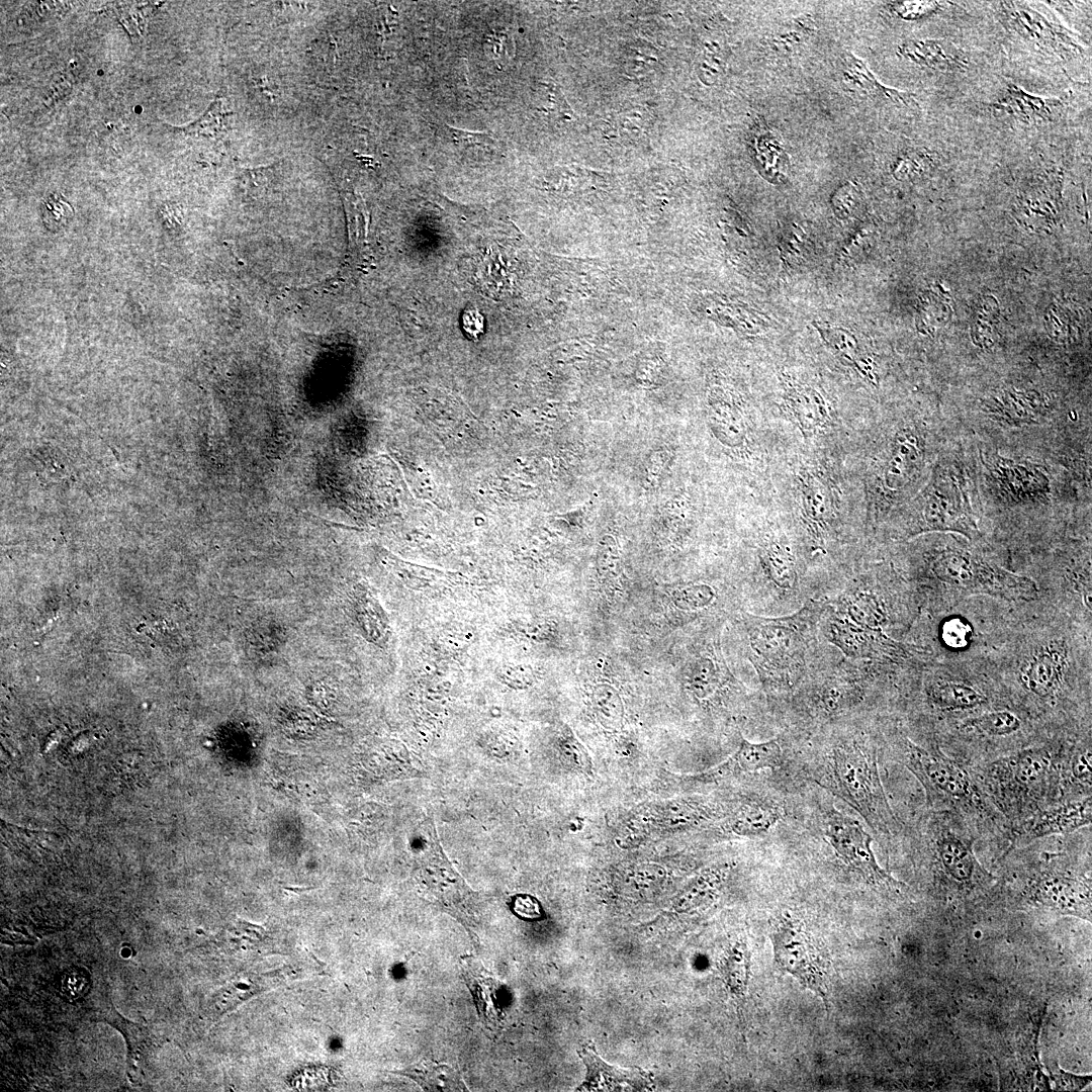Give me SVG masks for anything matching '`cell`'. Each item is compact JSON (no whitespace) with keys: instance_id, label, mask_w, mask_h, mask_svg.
<instances>
[{"instance_id":"9c48e42d","label":"cell","mask_w":1092,"mask_h":1092,"mask_svg":"<svg viewBox=\"0 0 1092 1092\" xmlns=\"http://www.w3.org/2000/svg\"><path fill=\"white\" fill-rule=\"evenodd\" d=\"M905 764L926 788L956 801H972L976 791L968 771L940 752L927 751L906 740Z\"/></svg>"},{"instance_id":"7c38bea8","label":"cell","mask_w":1092,"mask_h":1092,"mask_svg":"<svg viewBox=\"0 0 1092 1092\" xmlns=\"http://www.w3.org/2000/svg\"><path fill=\"white\" fill-rule=\"evenodd\" d=\"M926 464V442L921 435L910 430L898 433L884 469L885 487L902 490L920 478Z\"/></svg>"},{"instance_id":"2e32d148","label":"cell","mask_w":1092,"mask_h":1092,"mask_svg":"<svg viewBox=\"0 0 1092 1092\" xmlns=\"http://www.w3.org/2000/svg\"><path fill=\"white\" fill-rule=\"evenodd\" d=\"M96 1016H99L98 1021L110 1024L123 1035L127 1048L126 1075L129 1081L135 1083L143 1066L161 1046L162 1039L146 1025L125 1019L113 1005Z\"/></svg>"},{"instance_id":"d4e9b609","label":"cell","mask_w":1092,"mask_h":1092,"mask_svg":"<svg viewBox=\"0 0 1092 1092\" xmlns=\"http://www.w3.org/2000/svg\"><path fill=\"white\" fill-rule=\"evenodd\" d=\"M461 966L465 980L467 984H469V988L475 997L478 1012L479 1014H484V1018L487 1019L490 1017V1011H492L490 1005H492L494 1009L495 1001L497 1000L496 991H498L499 985L490 974L485 982L487 984H479L483 983V974L485 970L476 960H474V958H462Z\"/></svg>"},{"instance_id":"d6a6232c","label":"cell","mask_w":1092,"mask_h":1092,"mask_svg":"<svg viewBox=\"0 0 1092 1092\" xmlns=\"http://www.w3.org/2000/svg\"><path fill=\"white\" fill-rule=\"evenodd\" d=\"M768 570L772 580L781 587H792L795 578V561L789 549L772 543L766 552Z\"/></svg>"},{"instance_id":"d590c367","label":"cell","mask_w":1092,"mask_h":1092,"mask_svg":"<svg viewBox=\"0 0 1092 1092\" xmlns=\"http://www.w3.org/2000/svg\"><path fill=\"white\" fill-rule=\"evenodd\" d=\"M811 24L810 20L796 19L793 24L781 28L780 31L772 35V48L784 54L794 50L796 46L802 44L811 35Z\"/></svg>"},{"instance_id":"b9f144b4","label":"cell","mask_w":1092,"mask_h":1092,"mask_svg":"<svg viewBox=\"0 0 1092 1092\" xmlns=\"http://www.w3.org/2000/svg\"><path fill=\"white\" fill-rule=\"evenodd\" d=\"M564 751L569 762L584 774L592 772V759L586 750L575 739L568 740L564 745Z\"/></svg>"},{"instance_id":"e575fe53","label":"cell","mask_w":1092,"mask_h":1092,"mask_svg":"<svg viewBox=\"0 0 1092 1092\" xmlns=\"http://www.w3.org/2000/svg\"><path fill=\"white\" fill-rule=\"evenodd\" d=\"M862 196L859 187L853 182L842 184L831 198L832 209L840 219L850 218L859 210Z\"/></svg>"},{"instance_id":"4316f807","label":"cell","mask_w":1092,"mask_h":1092,"mask_svg":"<svg viewBox=\"0 0 1092 1092\" xmlns=\"http://www.w3.org/2000/svg\"><path fill=\"white\" fill-rule=\"evenodd\" d=\"M936 159V154L926 148H909L896 157L891 171L898 180L917 179L935 166Z\"/></svg>"},{"instance_id":"277c9868","label":"cell","mask_w":1092,"mask_h":1092,"mask_svg":"<svg viewBox=\"0 0 1092 1092\" xmlns=\"http://www.w3.org/2000/svg\"><path fill=\"white\" fill-rule=\"evenodd\" d=\"M930 569L937 579L954 588L1011 601H1032L1035 582L1015 574L963 548L945 547L933 555Z\"/></svg>"},{"instance_id":"60d3db41","label":"cell","mask_w":1092,"mask_h":1092,"mask_svg":"<svg viewBox=\"0 0 1092 1092\" xmlns=\"http://www.w3.org/2000/svg\"><path fill=\"white\" fill-rule=\"evenodd\" d=\"M443 128L446 130V133H448L453 144L458 147L487 146L494 142L488 134L483 132L455 128L448 124H445Z\"/></svg>"},{"instance_id":"5b68a950","label":"cell","mask_w":1092,"mask_h":1092,"mask_svg":"<svg viewBox=\"0 0 1092 1092\" xmlns=\"http://www.w3.org/2000/svg\"><path fill=\"white\" fill-rule=\"evenodd\" d=\"M775 962L827 1005L829 959L804 924L788 915L780 916L770 930Z\"/></svg>"},{"instance_id":"f35d334b","label":"cell","mask_w":1092,"mask_h":1092,"mask_svg":"<svg viewBox=\"0 0 1092 1092\" xmlns=\"http://www.w3.org/2000/svg\"><path fill=\"white\" fill-rule=\"evenodd\" d=\"M793 403L800 418L813 419L814 425L819 423L823 414V402L819 394L810 388H803L793 392Z\"/></svg>"},{"instance_id":"ac0fdd59","label":"cell","mask_w":1092,"mask_h":1092,"mask_svg":"<svg viewBox=\"0 0 1092 1092\" xmlns=\"http://www.w3.org/2000/svg\"><path fill=\"white\" fill-rule=\"evenodd\" d=\"M988 419L1009 428L1038 425L1045 414L1043 400L1036 395L1007 392L989 400L984 407Z\"/></svg>"},{"instance_id":"d6986e66","label":"cell","mask_w":1092,"mask_h":1092,"mask_svg":"<svg viewBox=\"0 0 1092 1092\" xmlns=\"http://www.w3.org/2000/svg\"><path fill=\"white\" fill-rule=\"evenodd\" d=\"M842 79L845 86L868 98L911 106L915 104L912 94L882 84L867 64L856 56L846 53L842 59Z\"/></svg>"},{"instance_id":"836d02e7","label":"cell","mask_w":1092,"mask_h":1092,"mask_svg":"<svg viewBox=\"0 0 1092 1092\" xmlns=\"http://www.w3.org/2000/svg\"><path fill=\"white\" fill-rule=\"evenodd\" d=\"M815 326L827 344L843 355V357L856 362L855 357L858 352L857 341L851 332L845 328L832 326L830 324H816Z\"/></svg>"},{"instance_id":"603a6c76","label":"cell","mask_w":1092,"mask_h":1092,"mask_svg":"<svg viewBox=\"0 0 1092 1092\" xmlns=\"http://www.w3.org/2000/svg\"><path fill=\"white\" fill-rule=\"evenodd\" d=\"M749 969L750 954L747 944L744 941H737L724 957L720 972L729 993L739 1008H742L745 1001Z\"/></svg>"},{"instance_id":"6da1fadb","label":"cell","mask_w":1092,"mask_h":1092,"mask_svg":"<svg viewBox=\"0 0 1092 1092\" xmlns=\"http://www.w3.org/2000/svg\"><path fill=\"white\" fill-rule=\"evenodd\" d=\"M814 780L857 811L878 834L891 836L897 821L881 783L877 754L859 738H839L816 762Z\"/></svg>"},{"instance_id":"7bdbcfd3","label":"cell","mask_w":1092,"mask_h":1092,"mask_svg":"<svg viewBox=\"0 0 1092 1092\" xmlns=\"http://www.w3.org/2000/svg\"><path fill=\"white\" fill-rule=\"evenodd\" d=\"M1091 750L1085 749L1077 753L1071 764L1072 775L1075 779L1085 784L1091 785Z\"/></svg>"},{"instance_id":"9a60e30c","label":"cell","mask_w":1092,"mask_h":1092,"mask_svg":"<svg viewBox=\"0 0 1092 1092\" xmlns=\"http://www.w3.org/2000/svg\"><path fill=\"white\" fill-rule=\"evenodd\" d=\"M782 762L783 750L778 739L752 743L742 738L739 748L729 759L697 778L701 781L720 780L763 768H775Z\"/></svg>"},{"instance_id":"f1b7e54d","label":"cell","mask_w":1092,"mask_h":1092,"mask_svg":"<svg viewBox=\"0 0 1092 1092\" xmlns=\"http://www.w3.org/2000/svg\"><path fill=\"white\" fill-rule=\"evenodd\" d=\"M721 876L720 870L702 874L678 896L675 902L676 907L692 909L707 903L714 897L721 882Z\"/></svg>"},{"instance_id":"ffe728a7","label":"cell","mask_w":1092,"mask_h":1092,"mask_svg":"<svg viewBox=\"0 0 1092 1092\" xmlns=\"http://www.w3.org/2000/svg\"><path fill=\"white\" fill-rule=\"evenodd\" d=\"M1066 665L1063 647L1051 646L1036 653L1021 673L1025 689L1039 698H1049L1058 691Z\"/></svg>"},{"instance_id":"8d00e7d4","label":"cell","mask_w":1092,"mask_h":1092,"mask_svg":"<svg viewBox=\"0 0 1092 1092\" xmlns=\"http://www.w3.org/2000/svg\"><path fill=\"white\" fill-rule=\"evenodd\" d=\"M42 220L51 230H60L74 214V209L61 195L53 193L41 204Z\"/></svg>"},{"instance_id":"cb8c5ba5","label":"cell","mask_w":1092,"mask_h":1092,"mask_svg":"<svg viewBox=\"0 0 1092 1092\" xmlns=\"http://www.w3.org/2000/svg\"><path fill=\"white\" fill-rule=\"evenodd\" d=\"M416 1081L426 1091H466L461 1075L447 1065L422 1061L396 1072Z\"/></svg>"},{"instance_id":"8992f818","label":"cell","mask_w":1092,"mask_h":1092,"mask_svg":"<svg viewBox=\"0 0 1092 1092\" xmlns=\"http://www.w3.org/2000/svg\"><path fill=\"white\" fill-rule=\"evenodd\" d=\"M1025 1L998 3V17L1007 32L1052 57L1071 60L1084 56L1078 35L1060 23L1042 4Z\"/></svg>"},{"instance_id":"7402d4cb","label":"cell","mask_w":1092,"mask_h":1092,"mask_svg":"<svg viewBox=\"0 0 1092 1092\" xmlns=\"http://www.w3.org/2000/svg\"><path fill=\"white\" fill-rule=\"evenodd\" d=\"M781 811L775 803L765 798H754L743 802L731 820V830L743 836H758L767 833L779 821Z\"/></svg>"},{"instance_id":"ba28073f","label":"cell","mask_w":1092,"mask_h":1092,"mask_svg":"<svg viewBox=\"0 0 1092 1092\" xmlns=\"http://www.w3.org/2000/svg\"><path fill=\"white\" fill-rule=\"evenodd\" d=\"M824 827L837 857L862 883L887 891L905 887L879 866L872 849V837L856 820L830 807L824 812Z\"/></svg>"},{"instance_id":"1f68e13d","label":"cell","mask_w":1092,"mask_h":1092,"mask_svg":"<svg viewBox=\"0 0 1092 1092\" xmlns=\"http://www.w3.org/2000/svg\"><path fill=\"white\" fill-rule=\"evenodd\" d=\"M779 246L784 266L794 268L804 261L810 247V239L802 226L794 223L782 235Z\"/></svg>"},{"instance_id":"f546056e","label":"cell","mask_w":1092,"mask_h":1092,"mask_svg":"<svg viewBox=\"0 0 1092 1092\" xmlns=\"http://www.w3.org/2000/svg\"><path fill=\"white\" fill-rule=\"evenodd\" d=\"M965 725L990 736H1005L1020 728V720L1012 712L993 711L969 719Z\"/></svg>"},{"instance_id":"bcb514c9","label":"cell","mask_w":1092,"mask_h":1092,"mask_svg":"<svg viewBox=\"0 0 1092 1092\" xmlns=\"http://www.w3.org/2000/svg\"><path fill=\"white\" fill-rule=\"evenodd\" d=\"M284 888H285L286 890H289V891H292V892H295V893L297 892V893H298V892H304V891L312 890V889H314L315 887H307V888H305V887H284Z\"/></svg>"},{"instance_id":"ee69618b","label":"cell","mask_w":1092,"mask_h":1092,"mask_svg":"<svg viewBox=\"0 0 1092 1092\" xmlns=\"http://www.w3.org/2000/svg\"><path fill=\"white\" fill-rule=\"evenodd\" d=\"M220 109V102L214 103L213 106L209 109V111L203 116V118L194 124L193 130L195 129L198 132L216 131L218 128H220L221 120L223 119V114Z\"/></svg>"},{"instance_id":"8fae6325","label":"cell","mask_w":1092,"mask_h":1092,"mask_svg":"<svg viewBox=\"0 0 1092 1092\" xmlns=\"http://www.w3.org/2000/svg\"><path fill=\"white\" fill-rule=\"evenodd\" d=\"M992 111L1010 120L1038 125L1057 120L1065 109L1064 99L1043 97L1008 83L1001 95L990 105Z\"/></svg>"},{"instance_id":"484cf974","label":"cell","mask_w":1092,"mask_h":1092,"mask_svg":"<svg viewBox=\"0 0 1092 1092\" xmlns=\"http://www.w3.org/2000/svg\"><path fill=\"white\" fill-rule=\"evenodd\" d=\"M1008 764L1015 783L1021 787H1031L1044 778L1050 759L1041 750L1030 749L1016 754Z\"/></svg>"},{"instance_id":"83f0119b","label":"cell","mask_w":1092,"mask_h":1092,"mask_svg":"<svg viewBox=\"0 0 1092 1092\" xmlns=\"http://www.w3.org/2000/svg\"><path fill=\"white\" fill-rule=\"evenodd\" d=\"M934 702L948 709H973L986 703V697L974 688L954 681L937 685L932 692Z\"/></svg>"},{"instance_id":"4fadbf2b","label":"cell","mask_w":1092,"mask_h":1092,"mask_svg":"<svg viewBox=\"0 0 1092 1092\" xmlns=\"http://www.w3.org/2000/svg\"><path fill=\"white\" fill-rule=\"evenodd\" d=\"M1034 896L1042 905L1062 913L1090 916L1091 889L1086 879L1044 873L1035 881Z\"/></svg>"},{"instance_id":"74e56055","label":"cell","mask_w":1092,"mask_h":1092,"mask_svg":"<svg viewBox=\"0 0 1092 1092\" xmlns=\"http://www.w3.org/2000/svg\"><path fill=\"white\" fill-rule=\"evenodd\" d=\"M971 626L961 618H951L941 627L942 642L951 649L966 648L972 640Z\"/></svg>"},{"instance_id":"f6af8a7d","label":"cell","mask_w":1092,"mask_h":1092,"mask_svg":"<svg viewBox=\"0 0 1092 1092\" xmlns=\"http://www.w3.org/2000/svg\"><path fill=\"white\" fill-rule=\"evenodd\" d=\"M465 331L471 337H477L483 331V318L475 310L466 311L463 315Z\"/></svg>"},{"instance_id":"44dd1931","label":"cell","mask_w":1092,"mask_h":1092,"mask_svg":"<svg viewBox=\"0 0 1092 1092\" xmlns=\"http://www.w3.org/2000/svg\"><path fill=\"white\" fill-rule=\"evenodd\" d=\"M935 849L944 873L958 883L972 882L977 872L981 870L972 843L950 831L939 835Z\"/></svg>"},{"instance_id":"4dcf8cb0","label":"cell","mask_w":1092,"mask_h":1092,"mask_svg":"<svg viewBox=\"0 0 1092 1092\" xmlns=\"http://www.w3.org/2000/svg\"><path fill=\"white\" fill-rule=\"evenodd\" d=\"M949 2L945 1H891L886 6L895 17L904 21H923L943 12Z\"/></svg>"},{"instance_id":"3957f363","label":"cell","mask_w":1092,"mask_h":1092,"mask_svg":"<svg viewBox=\"0 0 1092 1092\" xmlns=\"http://www.w3.org/2000/svg\"><path fill=\"white\" fill-rule=\"evenodd\" d=\"M967 469L950 457L937 460L919 496L916 532L979 535Z\"/></svg>"},{"instance_id":"5bb4252c","label":"cell","mask_w":1092,"mask_h":1092,"mask_svg":"<svg viewBox=\"0 0 1092 1092\" xmlns=\"http://www.w3.org/2000/svg\"><path fill=\"white\" fill-rule=\"evenodd\" d=\"M578 1054L586 1067V1078L577 1090L582 1091H645L651 1090L650 1075L639 1068H619L604 1062L589 1043Z\"/></svg>"},{"instance_id":"ab89813d","label":"cell","mask_w":1092,"mask_h":1092,"mask_svg":"<svg viewBox=\"0 0 1092 1092\" xmlns=\"http://www.w3.org/2000/svg\"><path fill=\"white\" fill-rule=\"evenodd\" d=\"M595 704L603 723L606 726L617 727L622 717V706L618 696L609 694L608 691L598 693Z\"/></svg>"},{"instance_id":"52a82bcc","label":"cell","mask_w":1092,"mask_h":1092,"mask_svg":"<svg viewBox=\"0 0 1092 1092\" xmlns=\"http://www.w3.org/2000/svg\"><path fill=\"white\" fill-rule=\"evenodd\" d=\"M980 459L985 486L998 502L1015 507L1049 500L1052 478L1044 465L996 452L981 453Z\"/></svg>"},{"instance_id":"7a4b0ae2","label":"cell","mask_w":1092,"mask_h":1092,"mask_svg":"<svg viewBox=\"0 0 1092 1092\" xmlns=\"http://www.w3.org/2000/svg\"><path fill=\"white\" fill-rule=\"evenodd\" d=\"M821 613L810 604L788 617L749 618V659L764 688H789L801 677Z\"/></svg>"},{"instance_id":"e0dca14e","label":"cell","mask_w":1092,"mask_h":1092,"mask_svg":"<svg viewBox=\"0 0 1092 1092\" xmlns=\"http://www.w3.org/2000/svg\"><path fill=\"white\" fill-rule=\"evenodd\" d=\"M1091 815V797L1056 807L1033 819L1020 833L1019 841L1029 842L1048 835L1075 831L1090 824Z\"/></svg>"},{"instance_id":"30bf717a","label":"cell","mask_w":1092,"mask_h":1092,"mask_svg":"<svg viewBox=\"0 0 1092 1092\" xmlns=\"http://www.w3.org/2000/svg\"><path fill=\"white\" fill-rule=\"evenodd\" d=\"M898 55L920 69L936 74H961L968 71L969 54L945 38H910L899 43Z\"/></svg>"}]
</instances>
